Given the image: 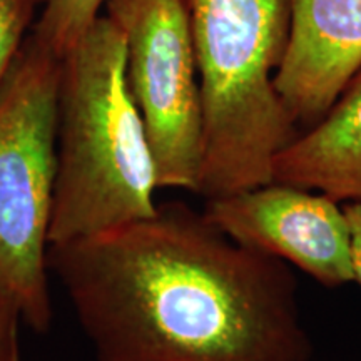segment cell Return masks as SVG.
Instances as JSON below:
<instances>
[{
  "mask_svg": "<svg viewBox=\"0 0 361 361\" xmlns=\"http://www.w3.org/2000/svg\"><path fill=\"white\" fill-rule=\"evenodd\" d=\"M96 361H311L290 264L183 202L49 246Z\"/></svg>",
  "mask_w": 361,
  "mask_h": 361,
  "instance_id": "obj_1",
  "label": "cell"
},
{
  "mask_svg": "<svg viewBox=\"0 0 361 361\" xmlns=\"http://www.w3.org/2000/svg\"><path fill=\"white\" fill-rule=\"evenodd\" d=\"M345 213L350 224L351 263H353L355 283L361 288V201L345 202Z\"/></svg>",
  "mask_w": 361,
  "mask_h": 361,
  "instance_id": "obj_12",
  "label": "cell"
},
{
  "mask_svg": "<svg viewBox=\"0 0 361 361\" xmlns=\"http://www.w3.org/2000/svg\"><path fill=\"white\" fill-rule=\"evenodd\" d=\"M202 106L204 200L274 180L298 126L274 87L290 37V0H188Z\"/></svg>",
  "mask_w": 361,
  "mask_h": 361,
  "instance_id": "obj_3",
  "label": "cell"
},
{
  "mask_svg": "<svg viewBox=\"0 0 361 361\" xmlns=\"http://www.w3.org/2000/svg\"><path fill=\"white\" fill-rule=\"evenodd\" d=\"M274 87L298 128L318 123L361 71V0H290Z\"/></svg>",
  "mask_w": 361,
  "mask_h": 361,
  "instance_id": "obj_7",
  "label": "cell"
},
{
  "mask_svg": "<svg viewBox=\"0 0 361 361\" xmlns=\"http://www.w3.org/2000/svg\"><path fill=\"white\" fill-rule=\"evenodd\" d=\"M61 66L29 34L0 87V283L35 333H47L54 319L47 256Z\"/></svg>",
  "mask_w": 361,
  "mask_h": 361,
  "instance_id": "obj_4",
  "label": "cell"
},
{
  "mask_svg": "<svg viewBox=\"0 0 361 361\" xmlns=\"http://www.w3.org/2000/svg\"><path fill=\"white\" fill-rule=\"evenodd\" d=\"M106 0H47L32 35L64 57L97 20Z\"/></svg>",
  "mask_w": 361,
  "mask_h": 361,
  "instance_id": "obj_9",
  "label": "cell"
},
{
  "mask_svg": "<svg viewBox=\"0 0 361 361\" xmlns=\"http://www.w3.org/2000/svg\"><path fill=\"white\" fill-rule=\"evenodd\" d=\"M126 37V78L156 162L157 186L197 192L202 106L188 0H106Z\"/></svg>",
  "mask_w": 361,
  "mask_h": 361,
  "instance_id": "obj_5",
  "label": "cell"
},
{
  "mask_svg": "<svg viewBox=\"0 0 361 361\" xmlns=\"http://www.w3.org/2000/svg\"><path fill=\"white\" fill-rule=\"evenodd\" d=\"M20 322H24V318L19 301L0 283V361H22Z\"/></svg>",
  "mask_w": 361,
  "mask_h": 361,
  "instance_id": "obj_11",
  "label": "cell"
},
{
  "mask_svg": "<svg viewBox=\"0 0 361 361\" xmlns=\"http://www.w3.org/2000/svg\"><path fill=\"white\" fill-rule=\"evenodd\" d=\"M202 213L239 245L296 266L323 286L355 283L348 218L328 194L273 180L206 200Z\"/></svg>",
  "mask_w": 361,
  "mask_h": 361,
  "instance_id": "obj_6",
  "label": "cell"
},
{
  "mask_svg": "<svg viewBox=\"0 0 361 361\" xmlns=\"http://www.w3.org/2000/svg\"><path fill=\"white\" fill-rule=\"evenodd\" d=\"M47 0H0V87L20 52L39 7Z\"/></svg>",
  "mask_w": 361,
  "mask_h": 361,
  "instance_id": "obj_10",
  "label": "cell"
},
{
  "mask_svg": "<svg viewBox=\"0 0 361 361\" xmlns=\"http://www.w3.org/2000/svg\"><path fill=\"white\" fill-rule=\"evenodd\" d=\"M274 180L338 202L361 201V71L331 109L279 152Z\"/></svg>",
  "mask_w": 361,
  "mask_h": 361,
  "instance_id": "obj_8",
  "label": "cell"
},
{
  "mask_svg": "<svg viewBox=\"0 0 361 361\" xmlns=\"http://www.w3.org/2000/svg\"><path fill=\"white\" fill-rule=\"evenodd\" d=\"M156 189L154 156L126 78V37L99 16L62 57L49 243L149 218Z\"/></svg>",
  "mask_w": 361,
  "mask_h": 361,
  "instance_id": "obj_2",
  "label": "cell"
}]
</instances>
